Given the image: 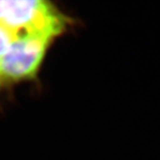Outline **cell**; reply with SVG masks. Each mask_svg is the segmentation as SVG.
Masks as SVG:
<instances>
[{
    "instance_id": "cell-1",
    "label": "cell",
    "mask_w": 160,
    "mask_h": 160,
    "mask_svg": "<svg viewBox=\"0 0 160 160\" xmlns=\"http://www.w3.org/2000/svg\"><path fill=\"white\" fill-rule=\"evenodd\" d=\"M71 23L69 16L49 1H0V24L17 38L38 36L55 41Z\"/></svg>"
},
{
    "instance_id": "cell-2",
    "label": "cell",
    "mask_w": 160,
    "mask_h": 160,
    "mask_svg": "<svg viewBox=\"0 0 160 160\" xmlns=\"http://www.w3.org/2000/svg\"><path fill=\"white\" fill-rule=\"evenodd\" d=\"M53 42L38 36L13 40L0 58V87L36 79Z\"/></svg>"
}]
</instances>
